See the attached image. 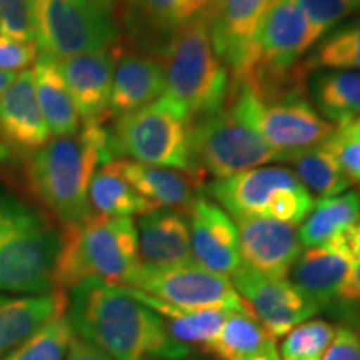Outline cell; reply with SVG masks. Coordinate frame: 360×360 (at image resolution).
Returning a JSON list of instances; mask_svg holds the SVG:
<instances>
[{
    "mask_svg": "<svg viewBox=\"0 0 360 360\" xmlns=\"http://www.w3.org/2000/svg\"><path fill=\"white\" fill-rule=\"evenodd\" d=\"M64 360H114V359L109 357L103 350L96 347L94 344H90V342L75 335L70 342L69 350H67Z\"/></svg>",
    "mask_w": 360,
    "mask_h": 360,
    "instance_id": "b9f144b4",
    "label": "cell"
},
{
    "mask_svg": "<svg viewBox=\"0 0 360 360\" xmlns=\"http://www.w3.org/2000/svg\"><path fill=\"white\" fill-rule=\"evenodd\" d=\"M92 2H96V4H98V6H102V7L112 8V6H114V4H115V0H92Z\"/></svg>",
    "mask_w": 360,
    "mask_h": 360,
    "instance_id": "f6af8a7d",
    "label": "cell"
},
{
    "mask_svg": "<svg viewBox=\"0 0 360 360\" xmlns=\"http://www.w3.org/2000/svg\"><path fill=\"white\" fill-rule=\"evenodd\" d=\"M139 265V233L134 219L94 215L84 224L62 231L56 287L65 292L85 281L127 285Z\"/></svg>",
    "mask_w": 360,
    "mask_h": 360,
    "instance_id": "277c9868",
    "label": "cell"
},
{
    "mask_svg": "<svg viewBox=\"0 0 360 360\" xmlns=\"http://www.w3.org/2000/svg\"><path fill=\"white\" fill-rule=\"evenodd\" d=\"M112 160L109 130L102 124H84L72 137L52 139L29 154L27 188L62 227H74L94 217L89 204L90 182Z\"/></svg>",
    "mask_w": 360,
    "mask_h": 360,
    "instance_id": "7a4b0ae2",
    "label": "cell"
},
{
    "mask_svg": "<svg viewBox=\"0 0 360 360\" xmlns=\"http://www.w3.org/2000/svg\"><path fill=\"white\" fill-rule=\"evenodd\" d=\"M152 310L162 315L165 321L169 335L179 345L188 349H200L202 352H209L212 342L217 339L220 328L225 319L232 310H199V312H184L170 305H165L159 300H152Z\"/></svg>",
    "mask_w": 360,
    "mask_h": 360,
    "instance_id": "4dcf8cb0",
    "label": "cell"
},
{
    "mask_svg": "<svg viewBox=\"0 0 360 360\" xmlns=\"http://www.w3.org/2000/svg\"><path fill=\"white\" fill-rule=\"evenodd\" d=\"M17 74L19 72H8V70H2L0 69V97L6 94V90L8 89V85H11L13 80H15Z\"/></svg>",
    "mask_w": 360,
    "mask_h": 360,
    "instance_id": "ee69618b",
    "label": "cell"
},
{
    "mask_svg": "<svg viewBox=\"0 0 360 360\" xmlns=\"http://www.w3.org/2000/svg\"><path fill=\"white\" fill-rule=\"evenodd\" d=\"M89 204L94 215L134 217L155 210L117 169L115 162L103 164L89 187Z\"/></svg>",
    "mask_w": 360,
    "mask_h": 360,
    "instance_id": "83f0119b",
    "label": "cell"
},
{
    "mask_svg": "<svg viewBox=\"0 0 360 360\" xmlns=\"http://www.w3.org/2000/svg\"><path fill=\"white\" fill-rule=\"evenodd\" d=\"M327 310L339 319L340 326H347L360 334V264L350 269L335 300Z\"/></svg>",
    "mask_w": 360,
    "mask_h": 360,
    "instance_id": "74e56055",
    "label": "cell"
},
{
    "mask_svg": "<svg viewBox=\"0 0 360 360\" xmlns=\"http://www.w3.org/2000/svg\"><path fill=\"white\" fill-rule=\"evenodd\" d=\"M238 254L244 267L269 278L283 281L290 276L302 254L295 225L272 219H236Z\"/></svg>",
    "mask_w": 360,
    "mask_h": 360,
    "instance_id": "9a60e30c",
    "label": "cell"
},
{
    "mask_svg": "<svg viewBox=\"0 0 360 360\" xmlns=\"http://www.w3.org/2000/svg\"><path fill=\"white\" fill-rule=\"evenodd\" d=\"M274 0H214L209 8L214 51L238 80L249 65L259 29Z\"/></svg>",
    "mask_w": 360,
    "mask_h": 360,
    "instance_id": "5bb4252c",
    "label": "cell"
},
{
    "mask_svg": "<svg viewBox=\"0 0 360 360\" xmlns=\"http://www.w3.org/2000/svg\"><path fill=\"white\" fill-rule=\"evenodd\" d=\"M34 44L56 60L115 47L120 30L112 8L92 0H32Z\"/></svg>",
    "mask_w": 360,
    "mask_h": 360,
    "instance_id": "30bf717a",
    "label": "cell"
},
{
    "mask_svg": "<svg viewBox=\"0 0 360 360\" xmlns=\"http://www.w3.org/2000/svg\"><path fill=\"white\" fill-rule=\"evenodd\" d=\"M231 282L272 337H283L319 312L287 278H269L240 265Z\"/></svg>",
    "mask_w": 360,
    "mask_h": 360,
    "instance_id": "4fadbf2b",
    "label": "cell"
},
{
    "mask_svg": "<svg viewBox=\"0 0 360 360\" xmlns=\"http://www.w3.org/2000/svg\"><path fill=\"white\" fill-rule=\"evenodd\" d=\"M139 255L150 269H174L192 265L191 227L182 212L155 209L139 217Z\"/></svg>",
    "mask_w": 360,
    "mask_h": 360,
    "instance_id": "ffe728a7",
    "label": "cell"
},
{
    "mask_svg": "<svg viewBox=\"0 0 360 360\" xmlns=\"http://www.w3.org/2000/svg\"><path fill=\"white\" fill-rule=\"evenodd\" d=\"M109 130L112 159L175 169L197 177L191 148V122L162 96L142 109L115 119Z\"/></svg>",
    "mask_w": 360,
    "mask_h": 360,
    "instance_id": "8992f818",
    "label": "cell"
},
{
    "mask_svg": "<svg viewBox=\"0 0 360 360\" xmlns=\"http://www.w3.org/2000/svg\"><path fill=\"white\" fill-rule=\"evenodd\" d=\"M32 70H22L0 97V139L13 154H32L51 141Z\"/></svg>",
    "mask_w": 360,
    "mask_h": 360,
    "instance_id": "d6986e66",
    "label": "cell"
},
{
    "mask_svg": "<svg viewBox=\"0 0 360 360\" xmlns=\"http://www.w3.org/2000/svg\"><path fill=\"white\" fill-rule=\"evenodd\" d=\"M32 72L40 110L52 137H72L77 134L82 129V120L56 58L40 53Z\"/></svg>",
    "mask_w": 360,
    "mask_h": 360,
    "instance_id": "d4e9b609",
    "label": "cell"
},
{
    "mask_svg": "<svg viewBox=\"0 0 360 360\" xmlns=\"http://www.w3.org/2000/svg\"><path fill=\"white\" fill-rule=\"evenodd\" d=\"M187 219L195 265L220 276H232L242 265L233 219L205 195L195 197Z\"/></svg>",
    "mask_w": 360,
    "mask_h": 360,
    "instance_id": "2e32d148",
    "label": "cell"
},
{
    "mask_svg": "<svg viewBox=\"0 0 360 360\" xmlns=\"http://www.w3.org/2000/svg\"><path fill=\"white\" fill-rule=\"evenodd\" d=\"M191 148L197 172L215 179L277 162L276 152L238 115L232 103L191 124Z\"/></svg>",
    "mask_w": 360,
    "mask_h": 360,
    "instance_id": "8fae6325",
    "label": "cell"
},
{
    "mask_svg": "<svg viewBox=\"0 0 360 360\" xmlns=\"http://www.w3.org/2000/svg\"><path fill=\"white\" fill-rule=\"evenodd\" d=\"M184 312L199 310H252L237 294L229 277L192 264L186 267L150 269L139 265L127 285Z\"/></svg>",
    "mask_w": 360,
    "mask_h": 360,
    "instance_id": "7c38bea8",
    "label": "cell"
},
{
    "mask_svg": "<svg viewBox=\"0 0 360 360\" xmlns=\"http://www.w3.org/2000/svg\"><path fill=\"white\" fill-rule=\"evenodd\" d=\"M355 122H357V125H359V127H360V117H359V119H357V120H355Z\"/></svg>",
    "mask_w": 360,
    "mask_h": 360,
    "instance_id": "7dc6e473",
    "label": "cell"
},
{
    "mask_svg": "<svg viewBox=\"0 0 360 360\" xmlns=\"http://www.w3.org/2000/svg\"><path fill=\"white\" fill-rule=\"evenodd\" d=\"M62 232L49 215L0 191V292L44 295L57 290Z\"/></svg>",
    "mask_w": 360,
    "mask_h": 360,
    "instance_id": "3957f363",
    "label": "cell"
},
{
    "mask_svg": "<svg viewBox=\"0 0 360 360\" xmlns=\"http://www.w3.org/2000/svg\"><path fill=\"white\" fill-rule=\"evenodd\" d=\"M307 94L314 109L334 127L355 122L360 115V72H310Z\"/></svg>",
    "mask_w": 360,
    "mask_h": 360,
    "instance_id": "484cf974",
    "label": "cell"
},
{
    "mask_svg": "<svg viewBox=\"0 0 360 360\" xmlns=\"http://www.w3.org/2000/svg\"><path fill=\"white\" fill-rule=\"evenodd\" d=\"M37 47L34 42H20L0 34V69L22 72L34 67L37 60Z\"/></svg>",
    "mask_w": 360,
    "mask_h": 360,
    "instance_id": "f35d334b",
    "label": "cell"
},
{
    "mask_svg": "<svg viewBox=\"0 0 360 360\" xmlns=\"http://www.w3.org/2000/svg\"><path fill=\"white\" fill-rule=\"evenodd\" d=\"M322 39L294 0H274L260 25L249 65L237 82L257 94H272L299 77L300 58Z\"/></svg>",
    "mask_w": 360,
    "mask_h": 360,
    "instance_id": "ba28073f",
    "label": "cell"
},
{
    "mask_svg": "<svg viewBox=\"0 0 360 360\" xmlns=\"http://www.w3.org/2000/svg\"><path fill=\"white\" fill-rule=\"evenodd\" d=\"M294 2L302 8L322 37L342 22L360 13V0H294Z\"/></svg>",
    "mask_w": 360,
    "mask_h": 360,
    "instance_id": "d590c367",
    "label": "cell"
},
{
    "mask_svg": "<svg viewBox=\"0 0 360 360\" xmlns=\"http://www.w3.org/2000/svg\"><path fill=\"white\" fill-rule=\"evenodd\" d=\"M360 219V193L347 191L340 195L319 199L304 222L299 238L302 247H321Z\"/></svg>",
    "mask_w": 360,
    "mask_h": 360,
    "instance_id": "f1b7e54d",
    "label": "cell"
},
{
    "mask_svg": "<svg viewBox=\"0 0 360 360\" xmlns=\"http://www.w3.org/2000/svg\"><path fill=\"white\" fill-rule=\"evenodd\" d=\"M162 64L164 94L191 124L220 110L229 102L231 72L214 51L209 11L174 35L162 53Z\"/></svg>",
    "mask_w": 360,
    "mask_h": 360,
    "instance_id": "5b68a950",
    "label": "cell"
},
{
    "mask_svg": "<svg viewBox=\"0 0 360 360\" xmlns=\"http://www.w3.org/2000/svg\"><path fill=\"white\" fill-rule=\"evenodd\" d=\"M74 337L65 314L58 315L0 360H64Z\"/></svg>",
    "mask_w": 360,
    "mask_h": 360,
    "instance_id": "d6a6232c",
    "label": "cell"
},
{
    "mask_svg": "<svg viewBox=\"0 0 360 360\" xmlns=\"http://www.w3.org/2000/svg\"><path fill=\"white\" fill-rule=\"evenodd\" d=\"M165 92V70L159 58L129 53L119 58L112 79L109 115L124 117L155 102Z\"/></svg>",
    "mask_w": 360,
    "mask_h": 360,
    "instance_id": "44dd1931",
    "label": "cell"
},
{
    "mask_svg": "<svg viewBox=\"0 0 360 360\" xmlns=\"http://www.w3.org/2000/svg\"><path fill=\"white\" fill-rule=\"evenodd\" d=\"M125 180L150 204L154 209L191 210L195 200L193 180L195 177L175 169L155 167L139 164L134 160H114Z\"/></svg>",
    "mask_w": 360,
    "mask_h": 360,
    "instance_id": "603a6c76",
    "label": "cell"
},
{
    "mask_svg": "<svg viewBox=\"0 0 360 360\" xmlns=\"http://www.w3.org/2000/svg\"><path fill=\"white\" fill-rule=\"evenodd\" d=\"M232 105L281 162L322 146L334 130V125L328 124L304 96L300 84L262 96L247 84L237 82Z\"/></svg>",
    "mask_w": 360,
    "mask_h": 360,
    "instance_id": "52a82bcc",
    "label": "cell"
},
{
    "mask_svg": "<svg viewBox=\"0 0 360 360\" xmlns=\"http://www.w3.org/2000/svg\"><path fill=\"white\" fill-rule=\"evenodd\" d=\"M326 249L334 252L345 262L354 265L360 264V225L355 222L354 225H349L347 229L337 233L323 244Z\"/></svg>",
    "mask_w": 360,
    "mask_h": 360,
    "instance_id": "60d3db41",
    "label": "cell"
},
{
    "mask_svg": "<svg viewBox=\"0 0 360 360\" xmlns=\"http://www.w3.org/2000/svg\"><path fill=\"white\" fill-rule=\"evenodd\" d=\"M300 69L305 75L315 70L360 72V13L323 35Z\"/></svg>",
    "mask_w": 360,
    "mask_h": 360,
    "instance_id": "f546056e",
    "label": "cell"
},
{
    "mask_svg": "<svg viewBox=\"0 0 360 360\" xmlns=\"http://www.w3.org/2000/svg\"><path fill=\"white\" fill-rule=\"evenodd\" d=\"M322 146L335 157L350 184H360V127L357 122L334 127Z\"/></svg>",
    "mask_w": 360,
    "mask_h": 360,
    "instance_id": "e575fe53",
    "label": "cell"
},
{
    "mask_svg": "<svg viewBox=\"0 0 360 360\" xmlns=\"http://www.w3.org/2000/svg\"><path fill=\"white\" fill-rule=\"evenodd\" d=\"M322 360H360V334L347 326H337L335 335Z\"/></svg>",
    "mask_w": 360,
    "mask_h": 360,
    "instance_id": "ab89813d",
    "label": "cell"
},
{
    "mask_svg": "<svg viewBox=\"0 0 360 360\" xmlns=\"http://www.w3.org/2000/svg\"><path fill=\"white\" fill-rule=\"evenodd\" d=\"M65 310L64 290L44 295L0 294V359L19 347L52 319L64 315Z\"/></svg>",
    "mask_w": 360,
    "mask_h": 360,
    "instance_id": "7402d4cb",
    "label": "cell"
},
{
    "mask_svg": "<svg viewBox=\"0 0 360 360\" xmlns=\"http://www.w3.org/2000/svg\"><path fill=\"white\" fill-rule=\"evenodd\" d=\"M357 224H359V225H360V219H359V222H357Z\"/></svg>",
    "mask_w": 360,
    "mask_h": 360,
    "instance_id": "c3c4849f",
    "label": "cell"
},
{
    "mask_svg": "<svg viewBox=\"0 0 360 360\" xmlns=\"http://www.w3.org/2000/svg\"><path fill=\"white\" fill-rule=\"evenodd\" d=\"M184 360H205V359H188L187 357V359H184Z\"/></svg>",
    "mask_w": 360,
    "mask_h": 360,
    "instance_id": "bcb514c9",
    "label": "cell"
},
{
    "mask_svg": "<svg viewBox=\"0 0 360 360\" xmlns=\"http://www.w3.org/2000/svg\"><path fill=\"white\" fill-rule=\"evenodd\" d=\"M13 159H15V154L6 146V142L0 139V169L11 167L13 164Z\"/></svg>",
    "mask_w": 360,
    "mask_h": 360,
    "instance_id": "7bdbcfd3",
    "label": "cell"
},
{
    "mask_svg": "<svg viewBox=\"0 0 360 360\" xmlns=\"http://www.w3.org/2000/svg\"><path fill=\"white\" fill-rule=\"evenodd\" d=\"M65 317L75 335L114 360H184L192 354L172 340L164 317L124 285L80 282L67 294Z\"/></svg>",
    "mask_w": 360,
    "mask_h": 360,
    "instance_id": "6da1fadb",
    "label": "cell"
},
{
    "mask_svg": "<svg viewBox=\"0 0 360 360\" xmlns=\"http://www.w3.org/2000/svg\"><path fill=\"white\" fill-rule=\"evenodd\" d=\"M214 0H130L129 37L142 51L162 57L174 35L209 11Z\"/></svg>",
    "mask_w": 360,
    "mask_h": 360,
    "instance_id": "ac0fdd59",
    "label": "cell"
},
{
    "mask_svg": "<svg viewBox=\"0 0 360 360\" xmlns=\"http://www.w3.org/2000/svg\"><path fill=\"white\" fill-rule=\"evenodd\" d=\"M352 265L326 247L304 250L290 270V282L310 304L327 310L339 294Z\"/></svg>",
    "mask_w": 360,
    "mask_h": 360,
    "instance_id": "cb8c5ba5",
    "label": "cell"
},
{
    "mask_svg": "<svg viewBox=\"0 0 360 360\" xmlns=\"http://www.w3.org/2000/svg\"><path fill=\"white\" fill-rule=\"evenodd\" d=\"M207 197L222 207L231 217H262L299 225L315 204L289 167H257L215 179L205 188Z\"/></svg>",
    "mask_w": 360,
    "mask_h": 360,
    "instance_id": "9c48e42d",
    "label": "cell"
},
{
    "mask_svg": "<svg viewBox=\"0 0 360 360\" xmlns=\"http://www.w3.org/2000/svg\"><path fill=\"white\" fill-rule=\"evenodd\" d=\"M287 162L292 165L290 170L299 182L319 199H328L349 191L350 180L335 157L323 146L300 152Z\"/></svg>",
    "mask_w": 360,
    "mask_h": 360,
    "instance_id": "1f68e13d",
    "label": "cell"
},
{
    "mask_svg": "<svg viewBox=\"0 0 360 360\" xmlns=\"http://www.w3.org/2000/svg\"><path fill=\"white\" fill-rule=\"evenodd\" d=\"M207 354L217 360H281L276 337L252 310L229 314Z\"/></svg>",
    "mask_w": 360,
    "mask_h": 360,
    "instance_id": "4316f807",
    "label": "cell"
},
{
    "mask_svg": "<svg viewBox=\"0 0 360 360\" xmlns=\"http://www.w3.org/2000/svg\"><path fill=\"white\" fill-rule=\"evenodd\" d=\"M120 52L117 47L57 60L84 124H102L109 115L112 79Z\"/></svg>",
    "mask_w": 360,
    "mask_h": 360,
    "instance_id": "e0dca14e",
    "label": "cell"
},
{
    "mask_svg": "<svg viewBox=\"0 0 360 360\" xmlns=\"http://www.w3.org/2000/svg\"><path fill=\"white\" fill-rule=\"evenodd\" d=\"M335 330L334 323L309 319L283 335L278 357L281 360H322Z\"/></svg>",
    "mask_w": 360,
    "mask_h": 360,
    "instance_id": "836d02e7",
    "label": "cell"
},
{
    "mask_svg": "<svg viewBox=\"0 0 360 360\" xmlns=\"http://www.w3.org/2000/svg\"><path fill=\"white\" fill-rule=\"evenodd\" d=\"M0 32L20 42H34L32 0H0Z\"/></svg>",
    "mask_w": 360,
    "mask_h": 360,
    "instance_id": "8d00e7d4",
    "label": "cell"
}]
</instances>
